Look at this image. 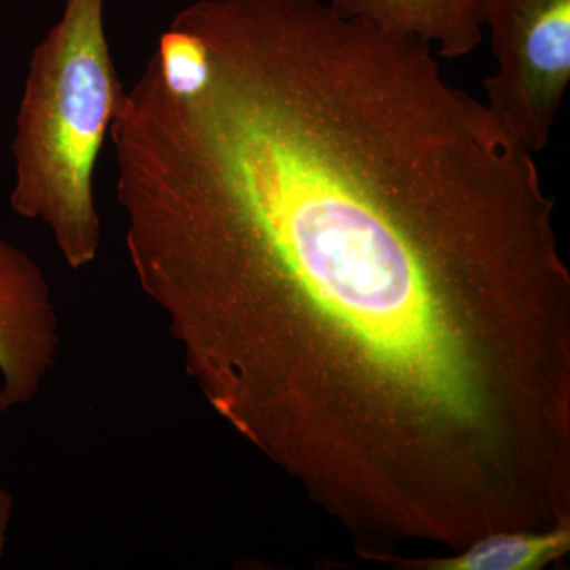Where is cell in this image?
<instances>
[{
	"instance_id": "cell-1",
	"label": "cell",
	"mask_w": 570,
	"mask_h": 570,
	"mask_svg": "<svg viewBox=\"0 0 570 570\" xmlns=\"http://www.w3.org/2000/svg\"><path fill=\"white\" fill-rule=\"evenodd\" d=\"M138 78L127 255L206 403L337 520L466 512L570 433V275L538 165L417 39L247 0Z\"/></svg>"
},
{
	"instance_id": "cell-2",
	"label": "cell",
	"mask_w": 570,
	"mask_h": 570,
	"mask_svg": "<svg viewBox=\"0 0 570 570\" xmlns=\"http://www.w3.org/2000/svg\"><path fill=\"white\" fill-rule=\"evenodd\" d=\"M124 89L105 31V0H66L29 62L11 141L10 206L47 225L71 269L99 255L94 181Z\"/></svg>"
},
{
	"instance_id": "cell-3",
	"label": "cell",
	"mask_w": 570,
	"mask_h": 570,
	"mask_svg": "<svg viewBox=\"0 0 570 570\" xmlns=\"http://www.w3.org/2000/svg\"><path fill=\"white\" fill-rule=\"evenodd\" d=\"M497 73L489 110L532 154L549 145L570 82V0H487Z\"/></svg>"
},
{
	"instance_id": "cell-4",
	"label": "cell",
	"mask_w": 570,
	"mask_h": 570,
	"mask_svg": "<svg viewBox=\"0 0 570 570\" xmlns=\"http://www.w3.org/2000/svg\"><path fill=\"white\" fill-rule=\"evenodd\" d=\"M59 344L47 277L31 255L0 236V415L36 400Z\"/></svg>"
},
{
	"instance_id": "cell-5",
	"label": "cell",
	"mask_w": 570,
	"mask_h": 570,
	"mask_svg": "<svg viewBox=\"0 0 570 570\" xmlns=\"http://www.w3.org/2000/svg\"><path fill=\"white\" fill-rule=\"evenodd\" d=\"M487 0H333L337 14L396 37L436 43L439 56L459 59L483 40Z\"/></svg>"
},
{
	"instance_id": "cell-6",
	"label": "cell",
	"mask_w": 570,
	"mask_h": 570,
	"mask_svg": "<svg viewBox=\"0 0 570 570\" xmlns=\"http://www.w3.org/2000/svg\"><path fill=\"white\" fill-rule=\"evenodd\" d=\"M569 550L570 523H564L549 531L494 532L452 557L404 560L392 554L384 561L428 570H539Z\"/></svg>"
},
{
	"instance_id": "cell-7",
	"label": "cell",
	"mask_w": 570,
	"mask_h": 570,
	"mask_svg": "<svg viewBox=\"0 0 570 570\" xmlns=\"http://www.w3.org/2000/svg\"><path fill=\"white\" fill-rule=\"evenodd\" d=\"M13 505L14 501L10 491L0 489V558L3 557V551H6L7 530H9Z\"/></svg>"
}]
</instances>
